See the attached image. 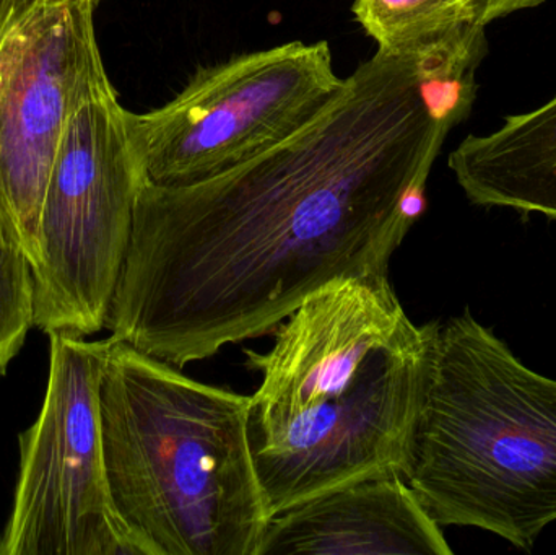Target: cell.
Wrapping results in <instances>:
<instances>
[{
  "label": "cell",
  "instance_id": "obj_1",
  "mask_svg": "<svg viewBox=\"0 0 556 555\" xmlns=\"http://www.w3.org/2000/svg\"><path fill=\"white\" fill-rule=\"evenodd\" d=\"M450 133L417 54L378 49L269 152L194 185L143 179L104 329L182 368L273 335L330 283L388 276Z\"/></svg>",
  "mask_w": 556,
  "mask_h": 555
},
{
  "label": "cell",
  "instance_id": "obj_2",
  "mask_svg": "<svg viewBox=\"0 0 556 555\" xmlns=\"http://www.w3.org/2000/svg\"><path fill=\"white\" fill-rule=\"evenodd\" d=\"M438 321L415 325L388 276L330 283L304 300L260 371L248 437L270 518L353 482L404 478L433 377Z\"/></svg>",
  "mask_w": 556,
  "mask_h": 555
},
{
  "label": "cell",
  "instance_id": "obj_3",
  "mask_svg": "<svg viewBox=\"0 0 556 555\" xmlns=\"http://www.w3.org/2000/svg\"><path fill=\"white\" fill-rule=\"evenodd\" d=\"M100 414L111 499L142 555L260 553L270 514L250 396L111 339Z\"/></svg>",
  "mask_w": 556,
  "mask_h": 555
},
{
  "label": "cell",
  "instance_id": "obj_4",
  "mask_svg": "<svg viewBox=\"0 0 556 555\" xmlns=\"http://www.w3.org/2000/svg\"><path fill=\"white\" fill-rule=\"evenodd\" d=\"M408 485L444 527L529 550L556 521V380L469 310L441 325Z\"/></svg>",
  "mask_w": 556,
  "mask_h": 555
},
{
  "label": "cell",
  "instance_id": "obj_5",
  "mask_svg": "<svg viewBox=\"0 0 556 555\" xmlns=\"http://www.w3.org/2000/svg\"><path fill=\"white\" fill-rule=\"evenodd\" d=\"M142 182L127 110L108 88L75 111L49 173L33 266L35 328L80 338L104 329Z\"/></svg>",
  "mask_w": 556,
  "mask_h": 555
},
{
  "label": "cell",
  "instance_id": "obj_6",
  "mask_svg": "<svg viewBox=\"0 0 556 555\" xmlns=\"http://www.w3.org/2000/svg\"><path fill=\"white\" fill-rule=\"evenodd\" d=\"M326 41H293L199 68L149 113L127 111L143 179L186 186L269 152L342 91Z\"/></svg>",
  "mask_w": 556,
  "mask_h": 555
},
{
  "label": "cell",
  "instance_id": "obj_7",
  "mask_svg": "<svg viewBox=\"0 0 556 555\" xmlns=\"http://www.w3.org/2000/svg\"><path fill=\"white\" fill-rule=\"evenodd\" d=\"M111 339L49 335L41 411L20 437V469L0 555H142L114 508L100 384Z\"/></svg>",
  "mask_w": 556,
  "mask_h": 555
},
{
  "label": "cell",
  "instance_id": "obj_8",
  "mask_svg": "<svg viewBox=\"0 0 556 555\" xmlns=\"http://www.w3.org/2000/svg\"><path fill=\"white\" fill-rule=\"evenodd\" d=\"M97 5L12 0L0 16V204L33 266L59 143L75 111L113 87L94 31Z\"/></svg>",
  "mask_w": 556,
  "mask_h": 555
},
{
  "label": "cell",
  "instance_id": "obj_9",
  "mask_svg": "<svg viewBox=\"0 0 556 555\" xmlns=\"http://www.w3.org/2000/svg\"><path fill=\"white\" fill-rule=\"evenodd\" d=\"M453 555L404 478L327 492L270 518L257 555Z\"/></svg>",
  "mask_w": 556,
  "mask_h": 555
},
{
  "label": "cell",
  "instance_id": "obj_10",
  "mask_svg": "<svg viewBox=\"0 0 556 555\" xmlns=\"http://www.w3.org/2000/svg\"><path fill=\"white\" fill-rule=\"evenodd\" d=\"M447 163L472 204L556 220V94L486 136L466 137Z\"/></svg>",
  "mask_w": 556,
  "mask_h": 555
},
{
  "label": "cell",
  "instance_id": "obj_11",
  "mask_svg": "<svg viewBox=\"0 0 556 555\" xmlns=\"http://www.w3.org/2000/svg\"><path fill=\"white\" fill-rule=\"evenodd\" d=\"M485 28L464 22L415 51L428 110L447 129L467 119L472 110L477 68L489 51Z\"/></svg>",
  "mask_w": 556,
  "mask_h": 555
},
{
  "label": "cell",
  "instance_id": "obj_12",
  "mask_svg": "<svg viewBox=\"0 0 556 555\" xmlns=\"http://www.w3.org/2000/svg\"><path fill=\"white\" fill-rule=\"evenodd\" d=\"M353 13L378 49L415 52L464 22L463 0H355Z\"/></svg>",
  "mask_w": 556,
  "mask_h": 555
},
{
  "label": "cell",
  "instance_id": "obj_13",
  "mask_svg": "<svg viewBox=\"0 0 556 555\" xmlns=\"http://www.w3.org/2000/svg\"><path fill=\"white\" fill-rule=\"evenodd\" d=\"M35 292L31 260L0 204V377L35 328Z\"/></svg>",
  "mask_w": 556,
  "mask_h": 555
},
{
  "label": "cell",
  "instance_id": "obj_14",
  "mask_svg": "<svg viewBox=\"0 0 556 555\" xmlns=\"http://www.w3.org/2000/svg\"><path fill=\"white\" fill-rule=\"evenodd\" d=\"M544 2L545 0H463L469 18L482 26L519 10L534 9Z\"/></svg>",
  "mask_w": 556,
  "mask_h": 555
},
{
  "label": "cell",
  "instance_id": "obj_15",
  "mask_svg": "<svg viewBox=\"0 0 556 555\" xmlns=\"http://www.w3.org/2000/svg\"><path fill=\"white\" fill-rule=\"evenodd\" d=\"M10 2H12V0H0V16H2V13L5 12L7 7L10 5Z\"/></svg>",
  "mask_w": 556,
  "mask_h": 555
},
{
  "label": "cell",
  "instance_id": "obj_16",
  "mask_svg": "<svg viewBox=\"0 0 556 555\" xmlns=\"http://www.w3.org/2000/svg\"><path fill=\"white\" fill-rule=\"evenodd\" d=\"M20 2H54V0H20ZM94 3H100L101 0H93Z\"/></svg>",
  "mask_w": 556,
  "mask_h": 555
}]
</instances>
